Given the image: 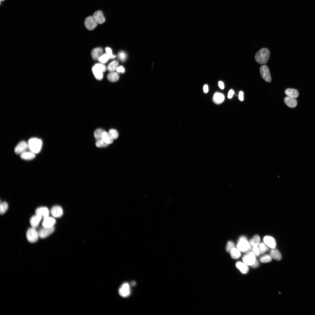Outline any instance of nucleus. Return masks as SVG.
Instances as JSON below:
<instances>
[{
  "label": "nucleus",
  "mask_w": 315,
  "mask_h": 315,
  "mask_svg": "<svg viewBox=\"0 0 315 315\" xmlns=\"http://www.w3.org/2000/svg\"><path fill=\"white\" fill-rule=\"evenodd\" d=\"M93 17L97 24H102L105 21V18L102 11L99 10L95 12L93 14Z\"/></svg>",
  "instance_id": "11"
},
{
  "label": "nucleus",
  "mask_w": 315,
  "mask_h": 315,
  "mask_svg": "<svg viewBox=\"0 0 315 315\" xmlns=\"http://www.w3.org/2000/svg\"><path fill=\"white\" fill-rule=\"evenodd\" d=\"M203 90L205 93H207L208 91V87L207 85H205L203 87Z\"/></svg>",
  "instance_id": "47"
},
{
  "label": "nucleus",
  "mask_w": 315,
  "mask_h": 315,
  "mask_svg": "<svg viewBox=\"0 0 315 315\" xmlns=\"http://www.w3.org/2000/svg\"><path fill=\"white\" fill-rule=\"evenodd\" d=\"M108 133L113 139H116L118 137L119 134L118 132L115 129H111L110 130Z\"/></svg>",
  "instance_id": "36"
},
{
  "label": "nucleus",
  "mask_w": 315,
  "mask_h": 315,
  "mask_svg": "<svg viewBox=\"0 0 315 315\" xmlns=\"http://www.w3.org/2000/svg\"><path fill=\"white\" fill-rule=\"evenodd\" d=\"M35 153L30 151L26 152L20 154L21 158L26 160H32L35 158Z\"/></svg>",
  "instance_id": "23"
},
{
  "label": "nucleus",
  "mask_w": 315,
  "mask_h": 315,
  "mask_svg": "<svg viewBox=\"0 0 315 315\" xmlns=\"http://www.w3.org/2000/svg\"><path fill=\"white\" fill-rule=\"evenodd\" d=\"M272 258L270 255L266 254L261 257L260 259L261 261L264 263H268L271 262Z\"/></svg>",
  "instance_id": "31"
},
{
  "label": "nucleus",
  "mask_w": 315,
  "mask_h": 315,
  "mask_svg": "<svg viewBox=\"0 0 315 315\" xmlns=\"http://www.w3.org/2000/svg\"><path fill=\"white\" fill-rule=\"evenodd\" d=\"M107 78L110 82H114L119 80V76L117 73L112 72L108 75Z\"/></svg>",
  "instance_id": "26"
},
{
  "label": "nucleus",
  "mask_w": 315,
  "mask_h": 315,
  "mask_svg": "<svg viewBox=\"0 0 315 315\" xmlns=\"http://www.w3.org/2000/svg\"><path fill=\"white\" fill-rule=\"evenodd\" d=\"M119 73H124L125 72V69L122 66L118 67L116 70Z\"/></svg>",
  "instance_id": "42"
},
{
  "label": "nucleus",
  "mask_w": 315,
  "mask_h": 315,
  "mask_svg": "<svg viewBox=\"0 0 315 315\" xmlns=\"http://www.w3.org/2000/svg\"><path fill=\"white\" fill-rule=\"evenodd\" d=\"M94 66L100 69L103 73L107 69L106 67L102 64L97 63L95 64Z\"/></svg>",
  "instance_id": "39"
},
{
  "label": "nucleus",
  "mask_w": 315,
  "mask_h": 315,
  "mask_svg": "<svg viewBox=\"0 0 315 315\" xmlns=\"http://www.w3.org/2000/svg\"><path fill=\"white\" fill-rule=\"evenodd\" d=\"M225 99V96L223 94L216 92L214 95L213 100L215 103L220 104L223 102Z\"/></svg>",
  "instance_id": "18"
},
{
  "label": "nucleus",
  "mask_w": 315,
  "mask_h": 315,
  "mask_svg": "<svg viewBox=\"0 0 315 315\" xmlns=\"http://www.w3.org/2000/svg\"><path fill=\"white\" fill-rule=\"evenodd\" d=\"M56 223V221L54 218L49 216L44 218L42 223L43 227L51 228L54 227Z\"/></svg>",
  "instance_id": "13"
},
{
  "label": "nucleus",
  "mask_w": 315,
  "mask_h": 315,
  "mask_svg": "<svg viewBox=\"0 0 315 315\" xmlns=\"http://www.w3.org/2000/svg\"><path fill=\"white\" fill-rule=\"evenodd\" d=\"M263 242L268 247L271 248H275L276 246V243L275 239L273 237L269 236H266L263 238Z\"/></svg>",
  "instance_id": "12"
},
{
  "label": "nucleus",
  "mask_w": 315,
  "mask_h": 315,
  "mask_svg": "<svg viewBox=\"0 0 315 315\" xmlns=\"http://www.w3.org/2000/svg\"><path fill=\"white\" fill-rule=\"evenodd\" d=\"M1 1H4V0H1Z\"/></svg>",
  "instance_id": "49"
},
{
  "label": "nucleus",
  "mask_w": 315,
  "mask_h": 315,
  "mask_svg": "<svg viewBox=\"0 0 315 315\" xmlns=\"http://www.w3.org/2000/svg\"><path fill=\"white\" fill-rule=\"evenodd\" d=\"M270 55L269 50L266 48H263L256 54L255 59L259 63L265 64L269 60Z\"/></svg>",
  "instance_id": "1"
},
{
  "label": "nucleus",
  "mask_w": 315,
  "mask_h": 315,
  "mask_svg": "<svg viewBox=\"0 0 315 315\" xmlns=\"http://www.w3.org/2000/svg\"><path fill=\"white\" fill-rule=\"evenodd\" d=\"M234 92L233 90L231 89L230 90L228 94V98L229 99H231L234 94Z\"/></svg>",
  "instance_id": "44"
},
{
  "label": "nucleus",
  "mask_w": 315,
  "mask_h": 315,
  "mask_svg": "<svg viewBox=\"0 0 315 315\" xmlns=\"http://www.w3.org/2000/svg\"><path fill=\"white\" fill-rule=\"evenodd\" d=\"M105 131L99 129L96 130L94 132V135L96 141L102 139V135Z\"/></svg>",
  "instance_id": "27"
},
{
  "label": "nucleus",
  "mask_w": 315,
  "mask_h": 315,
  "mask_svg": "<svg viewBox=\"0 0 315 315\" xmlns=\"http://www.w3.org/2000/svg\"><path fill=\"white\" fill-rule=\"evenodd\" d=\"M8 208V204L5 202H3L1 204V208H0V212L1 214H4L7 210Z\"/></svg>",
  "instance_id": "32"
},
{
  "label": "nucleus",
  "mask_w": 315,
  "mask_h": 315,
  "mask_svg": "<svg viewBox=\"0 0 315 315\" xmlns=\"http://www.w3.org/2000/svg\"><path fill=\"white\" fill-rule=\"evenodd\" d=\"M285 93L288 96L294 98H297L299 96V92L296 89L288 88L285 91Z\"/></svg>",
  "instance_id": "22"
},
{
  "label": "nucleus",
  "mask_w": 315,
  "mask_h": 315,
  "mask_svg": "<svg viewBox=\"0 0 315 315\" xmlns=\"http://www.w3.org/2000/svg\"><path fill=\"white\" fill-rule=\"evenodd\" d=\"M28 144L30 151L36 154L39 152L41 150L42 142L40 139L34 138L29 140Z\"/></svg>",
  "instance_id": "2"
},
{
  "label": "nucleus",
  "mask_w": 315,
  "mask_h": 315,
  "mask_svg": "<svg viewBox=\"0 0 315 315\" xmlns=\"http://www.w3.org/2000/svg\"><path fill=\"white\" fill-rule=\"evenodd\" d=\"M259 248L260 250V253L261 254H263L265 253L268 250V246L265 243H263L260 244L259 245Z\"/></svg>",
  "instance_id": "33"
},
{
  "label": "nucleus",
  "mask_w": 315,
  "mask_h": 315,
  "mask_svg": "<svg viewBox=\"0 0 315 315\" xmlns=\"http://www.w3.org/2000/svg\"><path fill=\"white\" fill-rule=\"evenodd\" d=\"M118 56L119 59L123 62L125 61L127 57L126 54L124 52L122 51L119 52L118 54Z\"/></svg>",
  "instance_id": "37"
},
{
  "label": "nucleus",
  "mask_w": 315,
  "mask_h": 315,
  "mask_svg": "<svg viewBox=\"0 0 315 315\" xmlns=\"http://www.w3.org/2000/svg\"><path fill=\"white\" fill-rule=\"evenodd\" d=\"M218 85L220 88L222 89H223L225 88V85L223 82L222 81H220L218 83Z\"/></svg>",
  "instance_id": "46"
},
{
  "label": "nucleus",
  "mask_w": 315,
  "mask_h": 315,
  "mask_svg": "<svg viewBox=\"0 0 315 315\" xmlns=\"http://www.w3.org/2000/svg\"><path fill=\"white\" fill-rule=\"evenodd\" d=\"M256 255L253 252H247L243 257V262L248 265H252L256 259Z\"/></svg>",
  "instance_id": "6"
},
{
  "label": "nucleus",
  "mask_w": 315,
  "mask_h": 315,
  "mask_svg": "<svg viewBox=\"0 0 315 315\" xmlns=\"http://www.w3.org/2000/svg\"><path fill=\"white\" fill-rule=\"evenodd\" d=\"M259 265V263L257 260H256L254 263L251 266L254 268H257Z\"/></svg>",
  "instance_id": "45"
},
{
  "label": "nucleus",
  "mask_w": 315,
  "mask_h": 315,
  "mask_svg": "<svg viewBox=\"0 0 315 315\" xmlns=\"http://www.w3.org/2000/svg\"><path fill=\"white\" fill-rule=\"evenodd\" d=\"M92 71L94 76L96 79L100 80L103 79V72L100 69L94 66L92 68Z\"/></svg>",
  "instance_id": "21"
},
{
  "label": "nucleus",
  "mask_w": 315,
  "mask_h": 315,
  "mask_svg": "<svg viewBox=\"0 0 315 315\" xmlns=\"http://www.w3.org/2000/svg\"><path fill=\"white\" fill-rule=\"evenodd\" d=\"M102 139L109 144H112L114 140L109 133L105 131L103 133Z\"/></svg>",
  "instance_id": "28"
},
{
  "label": "nucleus",
  "mask_w": 315,
  "mask_h": 315,
  "mask_svg": "<svg viewBox=\"0 0 315 315\" xmlns=\"http://www.w3.org/2000/svg\"><path fill=\"white\" fill-rule=\"evenodd\" d=\"M42 219L41 216L36 214L32 217L30 221V224L32 227L34 228L37 227Z\"/></svg>",
  "instance_id": "20"
},
{
  "label": "nucleus",
  "mask_w": 315,
  "mask_h": 315,
  "mask_svg": "<svg viewBox=\"0 0 315 315\" xmlns=\"http://www.w3.org/2000/svg\"><path fill=\"white\" fill-rule=\"evenodd\" d=\"M84 23L86 28L90 31L95 28L98 24L92 16L86 18L85 20Z\"/></svg>",
  "instance_id": "8"
},
{
  "label": "nucleus",
  "mask_w": 315,
  "mask_h": 315,
  "mask_svg": "<svg viewBox=\"0 0 315 315\" xmlns=\"http://www.w3.org/2000/svg\"><path fill=\"white\" fill-rule=\"evenodd\" d=\"M110 59V57L106 54H103L99 59L98 60L102 63H106Z\"/></svg>",
  "instance_id": "34"
},
{
  "label": "nucleus",
  "mask_w": 315,
  "mask_h": 315,
  "mask_svg": "<svg viewBox=\"0 0 315 315\" xmlns=\"http://www.w3.org/2000/svg\"><path fill=\"white\" fill-rule=\"evenodd\" d=\"M236 267L241 273L244 274L247 273L249 271L248 265L244 263L238 262L236 264Z\"/></svg>",
  "instance_id": "15"
},
{
  "label": "nucleus",
  "mask_w": 315,
  "mask_h": 315,
  "mask_svg": "<svg viewBox=\"0 0 315 315\" xmlns=\"http://www.w3.org/2000/svg\"><path fill=\"white\" fill-rule=\"evenodd\" d=\"M118 63L116 61H114L108 65L107 69L110 72H114L118 67Z\"/></svg>",
  "instance_id": "30"
},
{
  "label": "nucleus",
  "mask_w": 315,
  "mask_h": 315,
  "mask_svg": "<svg viewBox=\"0 0 315 315\" xmlns=\"http://www.w3.org/2000/svg\"><path fill=\"white\" fill-rule=\"evenodd\" d=\"M36 214L44 218L49 216L50 211L47 208L45 207H41L37 208L35 211Z\"/></svg>",
  "instance_id": "19"
},
{
  "label": "nucleus",
  "mask_w": 315,
  "mask_h": 315,
  "mask_svg": "<svg viewBox=\"0 0 315 315\" xmlns=\"http://www.w3.org/2000/svg\"><path fill=\"white\" fill-rule=\"evenodd\" d=\"M260 240L259 235H255L250 240V244L253 247H258L260 244Z\"/></svg>",
  "instance_id": "25"
},
{
  "label": "nucleus",
  "mask_w": 315,
  "mask_h": 315,
  "mask_svg": "<svg viewBox=\"0 0 315 315\" xmlns=\"http://www.w3.org/2000/svg\"><path fill=\"white\" fill-rule=\"evenodd\" d=\"M96 146L98 148L105 147L108 146L109 144H108L103 139L96 141L95 143Z\"/></svg>",
  "instance_id": "35"
},
{
  "label": "nucleus",
  "mask_w": 315,
  "mask_h": 315,
  "mask_svg": "<svg viewBox=\"0 0 315 315\" xmlns=\"http://www.w3.org/2000/svg\"><path fill=\"white\" fill-rule=\"evenodd\" d=\"M50 212L54 217L56 218L61 217L63 214V209L59 206H55L53 207L51 209Z\"/></svg>",
  "instance_id": "14"
},
{
  "label": "nucleus",
  "mask_w": 315,
  "mask_h": 315,
  "mask_svg": "<svg viewBox=\"0 0 315 315\" xmlns=\"http://www.w3.org/2000/svg\"><path fill=\"white\" fill-rule=\"evenodd\" d=\"M39 235L35 228L32 227L29 229L27 233V237L28 241L31 243H34L38 240Z\"/></svg>",
  "instance_id": "4"
},
{
  "label": "nucleus",
  "mask_w": 315,
  "mask_h": 315,
  "mask_svg": "<svg viewBox=\"0 0 315 315\" xmlns=\"http://www.w3.org/2000/svg\"><path fill=\"white\" fill-rule=\"evenodd\" d=\"M103 54V50L101 48H95L92 51L91 56L94 60H98L100 57Z\"/></svg>",
  "instance_id": "17"
},
{
  "label": "nucleus",
  "mask_w": 315,
  "mask_h": 315,
  "mask_svg": "<svg viewBox=\"0 0 315 315\" xmlns=\"http://www.w3.org/2000/svg\"><path fill=\"white\" fill-rule=\"evenodd\" d=\"M135 284H136L135 282H132L131 283V285L132 286H133L135 285Z\"/></svg>",
  "instance_id": "48"
},
{
  "label": "nucleus",
  "mask_w": 315,
  "mask_h": 315,
  "mask_svg": "<svg viewBox=\"0 0 315 315\" xmlns=\"http://www.w3.org/2000/svg\"><path fill=\"white\" fill-rule=\"evenodd\" d=\"M251 245L248 241L247 238L244 236L241 237L239 239L237 245V248L240 252H248L251 248Z\"/></svg>",
  "instance_id": "3"
},
{
  "label": "nucleus",
  "mask_w": 315,
  "mask_h": 315,
  "mask_svg": "<svg viewBox=\"0 0 315 315\" xmlns=\"http://www.w3.org/2000/svg\"><path fill=\"white\" fill-rule=\"evenodd\" d=\"M105 50L106 53L109 56L110 59H113L116 57V56L113 54L112 50L110 48L106 47Z\"/></svg>",
  "instance_id": "40"
},
{
  "label": "nucleus",
  "mask_w": 315,
  "mask_h": 315,
  "mask_svg": "<svg viewBox=\"0 0 315 315\" xmlns=\"http://www.w3.org/2000/svg\"><path fill=\"white\" fill-rule=\"evenodd\" d=\"M230 253L231 257L233 259H238L241 256L240 251L235 248L232 249Z\"/></svg>",
  "instance_id": "29"
},
{
  "label": "nucleus",
  "mask_w": 315,
  "mask_h": 315,
  "mask_svg": "<svg viewBox=\"0 0 315 315\" xmlns=\"http://www.w3.org/2000/svg\"><path fill=\"white\" fill-rule=\"evenodd\" d=\"M54 230L55 228L54 227L51 228L43 227L38 232L39 236L42 238H45L52 233Z\"/></svg>",
  "instance_id": "10"
},
{
  "label": "nucleus",
  "mask_w": 315,
  "mask_h": 315,
  "mask_svg": "<svg viewBox=\"0 0 315 315\" xmlns=\"http://www.w3.org/2000/svg\"><path fill=\"white\" fill-rule=\"evenodd\" d=\"M284 102L288 106L291 108H295L297 104V101L295 98L288 96L285 98Z\"/></svg>",
  "instance_id": "16"
},
{
  "label": "nucleus",
  "mask_w": 315,
  "mask_h": 315,
  "mask_svg": "<svg viewBox=\"0 0 315 315\" xmlns=\"http://www.w3.org/2000/svg\"><path fill=\"white\" fill-rule=\"evenodd\" d=\"M244 93L243 91H240L239 93V98L241 101H243L244 100Z\"/></svg>",
  "instance_id": "43"
},
{
  "label": "nucleus",
  "mask_w": 315,
  "mask_h": 315,
  "mask_svg": "<svg viewBox=\"0 0 315 315\" xmlns=\"http://www.w3.org/2000/svg\"><path fill=\"white\" fill-rule=\"evenodd\" d=\"M260 70L261 76L263 79L266 82H271L272 79L269 69L268 66L266 65H263L260 67Z\"/></svg>",
  "instance_id": "5"
},
{
  "label": "nucleus",
  "mask_w": 315,
  "mask_h": 315,
  "mask_svg": "<svg viewBox=\"0 0 315 315\" xmlns=\"http://www.w3.org/2000/svg\"><path fill=\"white\" fill-rule=\"evenodd\" d=\"M234 248H235V245L233 242L231 241L229 242L226 248L227 251L230 253L232 249Z\"/></svg>",
  "instance_id": "38"
},
{
  "label": "nucleus",
  "mask_w": 315,
  "mask_h": 315,
  "mask_svg": "<svg viewBox=\"0 0 315 315\" xmlns=\"http://www.w3.org/2000/svg\"><path fill=\"white\" fill-rule=\"evenodd\" d=\"M119 295L123 297H129L131 294L130 286L128 283H125L121 286L119 290Z\"/></svg>",
  "instance_id": "7"
},
{
  "label": "nucleus",
  "mask_w": 315,
  "mask_h": 315,
  "mask_svg": "<svg viewBox=\"0 0 315 315\" xmlns=\"http://www.w3.org/2000/svg\"><path fill=\"white\" fill-rule=\"evenodd\" d=\"M270 255L272 258L277 261H280L282 258L280 252L277 249H272L270 252Z\"/></svg>",
  "instance_id": "24"
},
{
  "label": "nucleus",
  "mask_w": 315,
  "mask_h": 315,
  "mask_svg": "<svg viewBox=\"0 0 315 315\" xmlns=\"http://www.w3.org/2000/svg\"><path fill=\"white\" fill-rule=\"evenodd\" d=\"M253 251L256 256H258L259 255L260 252L259 248L258 247H253Z\"/></svg>",
  "instance_id": "41"
},
{
  "label": "nucleus",
  "mask_w": 315,
  "mask_h": 315,
  "mask_svg": "<svg viewBox=\"0 0 315 315\" xmlns=\"http://www.w3.org/2000/svg\"><path fill=\"white\" fill-rule=\"evenodd\" d=\"M28 148H29L28 143L25 141H21L17 145L15 148V152L17 154H21L26 152Z\"/></svg>",
  "instance_id": "9"
}]
</instances>
